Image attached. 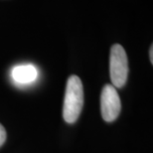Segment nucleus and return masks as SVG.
<instances>
[{
    "label": "nucleus",
    "mask_w": 153,
    "mask_h": 153,
    "mask_svg": "<svg viewBox=\"0 0 153 153\" xmlns=\"http://www.w3.org/2000/svg\"><path fill=\"white\" fill-rule=\"evenodd\" d=\"M84 106V88L78 76H71L66 85L63 116L67 123H75L78 120Z\"/></svg>",
    "instance_id": "1"
},
{
    "label": "nucleus",
    "mask_w": 153,
    "mask_h": 153,
    "mask_svg": "<svg viewBox=\"0 0 153 153\" xmlns=\"http://www.w3.org/2000/svg\"><path fill=\"white\" fill-rule=\"evenodd\" d=\"M109 74L112 85L120 88L126 84L128 75V61L125 50L121 45L115 44L111 49Z\"/></svg>",
    "instance_id": "2"
},
{
    "label": "nucleus",
    "mask_w": 153,
    "mask_h": 153,
    "mask_svg": "<svg viewBox=\"0 0 153 153\" xmlns=\"http://www.w3.org/2000/svg\"><path fill=\"white\" fill-rule=\"evenodd\" d=\"M121 109L120 99L112 85H105L100 94V111L106 122H112L118 117Z\"/></svg>",
    "instance_id": "3"
},
{
    "label": "nucleus",
    "mask_w": 153,
    "mask_h": 153,
    "mask_svg": "<svg viewBox=\"0 0 153 153\" xmlns=\"http://www.w3.org/2000/svg\"><path fill=\"white\" fill-rule=\"evenodd\" d=\"M11 76L18 85H29L38 78V70L31 64L18 65L12 69Z\"/></svg>",
    "instance_id": "4"
},
{
    "label": "nucleus",
    "mask_w": 153,
    "mask_h": 153,
    "mask_svg": "<svg viewBox=\"0 0 153 153\" xmlns=\"http://www.w3.org/2000/svg\"><path fill=\"white\" fill-rule=\"evenodd\" d=\"M6 136H7V134H6L5 128L3 127L2 124H0V147L4 144V142L6 140Z\"/></svg>",
    "instance_id": "5"
},
{
    "label": "nucleus",
    "mask_w": 153,
    "mask_h": 153,
    "mask_svg": "<svg viewBox=\"0 0 153 153\" xmlns=\"http://www.w3.org/2000/svg\"><path fill=\"white\" fill-rule=\"evenodd\" d=\"M150 62L153 63V47H152V46L150 48Z\"/></svg>",
    "instance_id": "6"
}]
</instances>
